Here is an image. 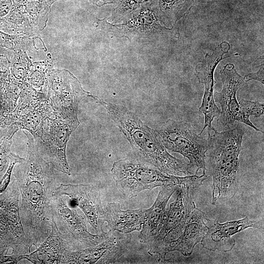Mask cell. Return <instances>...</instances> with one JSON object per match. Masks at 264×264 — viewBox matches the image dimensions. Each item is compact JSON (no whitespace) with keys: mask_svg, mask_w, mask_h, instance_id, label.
<instances>
[{"mask_svg":"<svg viewBox=\"0 0 264 264\" xmlns=\"http://www.w3.org/2000/svg\"><path fill=\"white\" fill-rule=\"evenodd\" d=\"M23 132L27 138V156L13 175L21 196L19 208L25 234L30 246L37 247L51 232L50 202L58 185L52 164L33 135Z\"/></svg>","mask_w":264,"mask_h":264,"instance_id":"obj_1","label":"cell"},{"mask_svg":"<svg viewBox=\"0 0 264 264\" xmlns=\"http://www.w3.org/2000/svg\"><path fill=\"white\" fill-rule=\"evenodd\" d=\"M101 105L129 141L138 159L148 163L163 173L180 176L192 175L188 163L171 155L154 129L145 125L126 108L92 98Z\"/></svg>","mask_w":264,"mask_h":264,"instance_id":"obj_2","label":"cell"},{"mask_svg":"<svg viewBox=\"0 0 264 264\" xmlns=\"http://www.w3.org/2000/svg\"><path fill=\"white\" fill-rule=\"evenodd\" d=\"M206 170L213 178L212 204L233 198L238 189L239 155L246 130L235 122L221 132L213 127L207 129Z\"/></svg>","mask_w":264,"mask_h":264,"instance_id":"obj_3","label":"cell"},{"mask_svg":"<svg viewBox=\"0 0 264 264\" xmlns=\"http://www.w3.org/2000/svg\"><path fill=\"white\" fill-rule=\"evenodd\" d=\"M111 172L117 189L129 198L137 196L142 191L166 185L185 184L197 188L204 180L202 175L179 176L169 175L138 158H127L115 162Z\"/></svg>","mask_w":264,"mask_h":264,"instance_id":"obj_4","label":"cell"},{"mask_svg":"<svg viewBox=\"0 0 264 264\" xmlns=\"http://www.w3.org/2000/svg\"><path fill=\"white\" fill-rule=\"evenodd\" d=\"M155 131L166 149L188 158L190 168H196V175L201 169L205 172L207 140L197 133L192 124L168 119Z\"/></svg>","mask_w":264,"mask_h":264,"instance_id":"obj_5","label":"cell"},{"mask_svg":"<svg viewBox=\"0 0 264 264\" xmlns=\"http://www.w3.org/2000/svg\"><path fill=\"white\" fill-rule=\"evenodd\" d=\"M178 186L176 200L166 211L160 229L146 243L150 246L148 253L156 256L160 262L165 260L169 245L182 234L192 211L196 207L190 195V187L185 184Z\"/></svg>","mask_w":264,"mask_h":264,"instance_id":"obj_6","label":"cell"},{"mask_svg":"<svg viewBox=\"0 0 264 264\" xmlns=\"http://www.w3.org/2000/svg\"><path fill=\"white\" fill-rule=\"evenodd\" d=\"M52 220L66 249L76 251L95 246L106 237L93 235L87 229L84 218L66 203L62 196L53 195L50 202Z\"/></svg>","mask_w":264,"mask_h":264,"instance_id":"obj_7","label":"cell"},{"mask_svg":"<svg viewBox=\"0 0 264 264\" xmlns=\"http://www.w3.org/2000/svg\"><path fill=\"white\" fill-rule=\"evenodd\" d=\"M92 95L84 90L78 80L69 72L57 70L48 79L47 99L53 110L63 118L78 127L77 110L80 101Z\"/></svg>","mask_w":264,"mask_h":264,"instance_id":"obj_8","label":"cell"},{"mask_svg":"<svg viewBox=\"0 0 264 264\" xmlns=\"http://www.w3.org/2000/svg\"><path fill=\"white\" fill-rule=\"evenodd\" d=\"M53 110L47 97L42 94L20 96L13 112L5 119L1 126L16 125L19 130L29 132L40 148L47 119Z\"/></svg>","mask_w":264,"mask_h":264,"instance_id":"obj_9","label":"cell"},{"mask_svg":"<svg viewBox=\"0 0 264 264\" xmlns=\"http://www.w3.org/2000/svg\"><path fill=\"white\" fill-rule=\"evenodd\" d=\"M132 241L130 233L108 231L97 245L76 251L66 249L60 264H113L127 252Z\"/></svg>","mask_w":264,"mask_h":264,"instance_id":"obj_10","label":"cell"},{"mask_svg":"<svg viewBox=\"0 0 264 264\" xmlns=\"http://www.w3.org/2000/svg\"><path fill=\"white\" fill-rule=\"evenodd\" d=\"M222 89L214 93L215 101L220 106V120L222 126L228 128L235 122L243 123L257 132H262L244 113L237 99L238 90L247 85L243 77L237 71L233 64H226L220 71Z\"/></svg>","mask_w":264,"mask_h":264,"instance_id":"obj_11","label":"cell"},{"mask_svg":"<svg viewBox=\"0 0 264 264\" xmlns=\"http://www.w3.org/2000/svg\"><path fill=\"white\" fill-rule=\"evenodd\" d=\"M77 128L53 110L47 119L42 136L40 149L55 169L68 176L71 170L66 156V145Z\"/></svg>","mask_w":264,"mask_h":264,"instance_id":"obj_12","label":"cell"},{"mask_svg":"<svg viewBox=\"0 0 264 264\" xmlns=\"http://www.w3.org/2000/svg\"><path fill=\"white\" fill-rule=\"evenodd\" d=\"M54 195L66 196L71 199V206L79 207L84 213L97 235H105L103 230L105 211L100 198V188L90 184H61Z\"/></svg>","mask_w":264,"mask_h":264,"instance_id":"obj_13","label":"cell"},{"mask_svg":"<svg viewBox=\"0 0 264 264\" xmlns=\"http://www.w3.org/2000/svg\"><path fill=\"white\" fill-rule=\"evenodd\" d=\"M228 45L227 42H222L215 48L212 54H207L204 60L196 66V75L199 82L204 85V92L199 108V111L204 114V123L199 135L206 129H210L214 118L220 115V110L216 104L214 97V74L219 62L226 58L223 56L229 50H224Z\"/></svg>","mask_w":264,"mask_h":264,"instance_id":"obj_14","label":"cell"},{"mask_svg":"<svg viewBox=\"0 0 264 264\" xmlns=\"http://www.w3.org/2000/svg\"><path fill=\"white\" fill-rule=\"evenodd\" d=\"M207 231L201 241L203 247L211 251H230L236 244L232 237L245 229L260 228L262 220H251L246 216L244 218L225 223L219 222L217 219L210 220L205 217Z\"/></svg>","mask_w":264,"mask_h":264,"instance_id":"obj_15","label":"cell"},{"mask_svg":"<svg viewBox=\"0 0 264 264\" xmlns=\"http://www.w3.org/2000/svg\"><path fill=\"white\" fill-rule=\"evenodd\" d=\"M20 190L13 177L6 189L0 193V223L15 238L24 255L31 247L27 240L22 223L20 208Z\"/></svg>","mask_w":264,"mask_h":264,"instance_id":"obj_16","label":"cell"},{"mask_svg":"<svg viewBox=\"0 0 264 264\" xmlns=\"http://www.w3.org/2000/svg\"><path fill=\"white\" fill-rule=\"evenodd\" d=\"M178 186L166 185L160 187L155 201L149 209H144V221L139 236L141 242L146 243L154 236L163 222L167 203Z\"/></svg>","mask_w":264,"mask_h":264,"instance_id":"obj_17","label":"cell"},{"mask_svg":"<svg viewBox=\"0 0 264 264\" xmlns=\"http://www.w3.org/2000/svg\"><path fill=\"white\" fill-rule=\"evenodd\" d=\"M205 213L196 207L180 236L169 245L167 253L178 251L185 256H190L196 244L200 242L207 231L204 223Z\"/></svg>","mask_w":264,"mask_h":264,"instance_id":"obj_18","label":"cell"},{"mask_svg":"<svg viewBox=\"0 0 264 264\" xmlns=\"http://www.w3.org/2000/svg\"><path fill=\"white\" fill-rule=\"evenodd\" d=\"M144 209L123 210L119 203H108L105 211V221L109 231L130 233L140 231L144 221Z\"/></svg>","mask_w":264,"mask_h":264,"instance_id":"obj_19","label":"cell"},{"mask_svg":"<svg viewBox=\"0 0 264 264\" xmlns=\"http://www.w3.org/2000/svg\"><path fill=\"white\" fill-rule=\"evenodd\" d=\"M57 0H15L9 13L3 18L4 24L13 30L21 19H45L51 4Z\"/></svg>","mask_w":264,"mask_h":264,"instance_id":"obj_20","label":"cell"},{"mask_svg":"<svg viewBox=\"0 0 264 264\" xmlns=\"http://www.w3.org/2000/svg\"><path fill=\"white\" fill-rule=\"evenodd\" d=\"M66 249V244L52 220L51 230L48 237L36 250L23 256L22 259L35 264H60Z\"/></svg>","mask_w":264,"mask_h":264,"instance_id":"obj_21","label":"cell"},{"mask_svg":"<svg viewBox=\"0 0 264 264\" xmlns=\"http://www.w3.org/2000/svg\"><path fill=\"white\" fill-rule=\"evenodd\" d=\"M194 0H156L158 14L169 20L176 22L191 9Z\"/></svg>","mask_w":264,"mask_h":264,"instance_id":"obj_22","label":"cell"},{"mask_svg":"<svg viewBox=\"0 0 264 264\" xmlns=\"http://www.w3.org/2000/svg\"><path fill=\"white\" fill-rule=\"evenodd\" d=\"M18 130L19 129L16 125L0 126V180L8 167L12 139Z\"/></svg>","mask_w":264,"mask_h":264,"instance_id":"obj_23","label":"cell"},{"mask_svg":"<svg viewBox=\"0 0 264 264\" xmlns=\"http://www.w3.org/2000/svg\"><path fill=\"white\" fill-rule=\"evenodd\" d=\"M12 255L20 261L24 254L12 234L0 223V264L6 255Z\"/></svg>","mask_w":264,"mask_h":264,"instance_id":"obj_24","label":"cell"},{"mask_svg":"<svg viewBox=\"0 0 264 264\" xmlns=\"http://www.w3.org/2000/svg\"><path fill=\"white\" fill-rule=\"evenodd\" d=\"M115 12L120 15L132 13L141 7L155 3L156 0H115Z\"/></svg>","mask_w":264,"mask_h":264,"instance_id":"obj_25","label":"cell"},{"mask_svg":"<svg viewBox=\"0 0 264 264\" xmlns=\"http://www.w3.org/2000/svg\"><path fill=\"white\" fill-rule=\"evenodd\" d=\"M239 103L244 113L248 117L251 115L259 117L264 115V103L243 99H241Z\"/></svg>","mask_w":264,"mask_h":264,"instance_id":"obj_26","label":"cell"},{"mask_svg":"<svg viewBox=\"0 0 264 264\" xmlns=\"http://www.w3.org/2000/svg\"><path fill=\"white\" fill-rule=\"evenodd\" d=\"M24 159L13 153H11L8 167L0 180V193L3 192L10 183L13 170L16 164L21 163Z\"/></svg>","mask_w":264,"mask_h":264,"instance_id":"obj_27","label":"cell"},{"mask_svg":"<svg viewBox=\"0 0 264 264\" xmlns=\"http://www.w3.org/2000/svg\"><path fill=\"white\" fill-rule=\"evenodd\" d=\"M16 38L0 31V46L9 48L14 47Z\"/></svg>","mask_w":264,"mask_h":264,"instance_id":"obj_28","label":"cell"},{"mask_svg":"<svg viewBox=\"0 0 264 264\" xmlns=\"http://www.w3.org/2000/svg\"><path fill=\"white\" fill-rule=\"evenodd\" d=\"M15 0H0V19L5 17L12 8Z\"/></svg>","mask_w":264,"mask_h":264,"instance_id":"obj_29","label":"cell"},{"mask_svg":"<svg viewBox=\"0 0 264 264\" xmlns=\"http://www.w3.org/2000/svg\"><path fill=\"white\" fill-rule=\"evenodd\" d=\"M9 71L8 69L2 70L0 69V112L2 107V98L4 86L8 79Z\"/></svg>","mask_w":264,"mask_h":264,"instance_id":"obj_30","label":"cell"},{"mask_svg":"<svg viewBox=\"0 0 264 264\" xmlns=\"http://www.w3.org/2000/svg\"><path fill=\"white\" fill-rule=\"evenodd\" d=\"M243 77L246 82L251 80H254L264 84V64L261 66L259 70L256 72L249 73Z\"/></svg>","mask_w":264,"mask_h":264,"instance_id":"obj_31","label":"cell"}]
</instances>
